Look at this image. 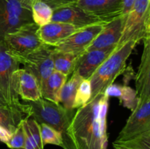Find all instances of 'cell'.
Listing matches in <instances>:
<instances>
[{
    "instance_id": "14",
    "label": "cell",
    "mask_w": 150,
    "mask_h": 149,
    "mask_svg": "<svg viewBox=\"0 0 150 149\" xmlns=\"http://www.w3.org/2000/svg\"><path fill=\"white\" fill-rule=\"evenodd\" d=\"M51 21L68 23L79 29L103 23L75 4L54 9Z\"/></svg>"
},
{
    "instance_id": "31",
    "label": "cell",
    "mask_w": 150,
    "mask_h": 149,
    "mask_svg": "<svg viewBox=\"0 0 150 149\" xmlns=\"http://www.w3.org/2000/svg\"><path fill=\"white\" fill-rule=\"evenodd\" d=\"M10 105V104L7 103V102L6 101V99H4V96L1 94V93L0 92V106H5V105Z\"/></svg>"
},
{
    "instance_id": "3",
    "label": "cell",
    "mask_w": 150,
    "mask_h": 149,
    "mask_svg": "<svg viewBox=\"0 0 150 149\" xmlns=\"http://www.w3.org/2000/svg\"><path fill=\"white\" fill-rule=\"evenodd\" d=\"M138 42L130 40L117 48L111 56L98 67L89 79L91 96L89 101L97 95L105 93L114 80L123 72L126 62Z\"/></svg>"
},
{
    "instance_id": "23",
    "label": "cell",
    "mask_w": 150,
    "mask_h": 149,
    "mask_svg": "<svg viewBox=\"0 0 150 149\" xmlns=\"http://www.w3.org/2000/svg\"><path fill=\"white\" fill-rule=\"evenodd\" d=\"M53 62L54 70L68 76L72 74L78 56L71 53L64 52L53 48Z\"/></svg>"
},
{
    "instance_id": "29",
    "label": "cell",
    "mask_w": 150,
    "mask_h": 149,
    "mask_svg": "<svg viewBox=\"0 0 150 149\" xmlns=\"http://www.w3.org/2000/svg\"><path fill=\"white\" fill-rule=\"evenodd\" d=\"M41 1L48 4L53 10H54L59 7L75 4L78 0H41Z\"/></svg>"
},
{
    "instance_id": "9",
    "label": "cell",
    "mask_w": 150,
    "mask_h": 149,
    "mask_svg": "<svg viewBox=\"0 0 150 149\" xmlns=\"http://www.w3.org/2000/svg\"><path fill=\"white\" fill-rule=\"evenodd\" d=\"M21 63L10 56L0 42V92L10 105L20 104L13 84V74Z\"/></svg>"
},
{
    "instance_id": "28",
    "label": "cell",
    "mask_w": 150,
    "mask_h": 149,
    "mask_svg": "<svg viewBox=\"0 0 150 149\" xmlns=\"http://www.w3.org/2000/svg\"><path fill=\"white\" fill-rule=\"evenodd\" d=\"M25 139H26V135H25L23 124H21L8 137L4 143L7 145V147L11 149H21L24 145Z\"/></svg>"
},
{
    "instance_id": "7",
    "label": "cell",
    "mask_w": 150,
    "mask_h": 149,
    "mask_svg": "<svg viewBox=\"0 0 150 149\" xmlns=\"http://www.w3.org/2000/svg\"><path fill=\"white\" fill-rule=\"evenodd\" d=\"M53 48L54 47L43 44L29 53L21 62L23 69L35 77L40 90L48 77L54 70Z\"/></svg>"
},
{
    "instance_id": "16",
    "label": "cell",
    "mask_w": 150,
    "mask_h": 149,
    "mask_svg": "<svg viewBox=\"0 0 150 149\" xmlns=\"http://www.w3.org/2000/svg\"><path fill=\"white\" fill-rule=\"evenodd\" d=\"M127 16L121 15L105 23L102 31L86 51L118 45L122 35Z\"/></svg>"
},
{
    "instance_id": "8",
    "label": "cell",
    "mask_w": 150,
    "mask_h": 149,
    "mask_svg": "<svg viewBox=\"0 0 150 149\" xmlns=\"http://www.w3.org/2000/svg\"><path fill=\"white\" fill-rule=\"evenodd\" d=\"M132 111L116 141H125L150 131V96L138 97L137 105Z\"/></svg>"
},
{
    "instance_id": "26",
    "label": "cell",
    "mask_w": 150,
    "mask_h": 149,
    "mask_svg": "<svg viewBox=\"0 0 150 149\" xmlns=\"http://www.w3.org/2000/svg\"><path fill=\"white\" fill-rule=\"evenodd\" d=\"M39 124L41 140H42L43 145H45L47 144H51L61 146L62 148L63 143L61 134L56 129H54L53 127H50L47 124Z\"/></svg>"
},
{
    "instance_id": "10",
    "label": "cell",
    "mask_w": 150,
    "mask_h": 149,
    "mask_svg": "<svg viewBox=\"0 0 150 149\" xmlns=\"http://www.w3.org/2000/svg\"><path fill=\"white\" fill-rule=\"evenodd\" d=\"M104 24V23H98L79 29L77 32L54 46V48L60 51L71 53L79 57L90 46L102 31Z\"/></svg>"
},
{
    "instance_id": "20",
    "label": "cell",
    "mask_w": 150,
    "mask_h": 149,
    "mask_svg": "<svg viewBox=\"0 0 150 149\" xmlns=\"http://www.w3.org/2000/svg\"><path fill=\"white\" fill-rule=\"evenodd\" d=\"M22 124L26 139L24 145L21 149H44L40 131V124L32 117L26 118Z\"/></svg>"
},
{
    "instance_id": "27",
    "label": "cell",
    "mask_w": 150,
    "mask_h": 149,
    "mask_svg": "<svg viewBox=\"0 0 150 149\" xmlns=\"http://www.w3.org/2000/svg\"><path fill=\"white\" fill-rule=\"evenodd\" d=\"M91 96V84L89 80H83L77 89L75 97L73 109L84 106Z\"/></svg>"
},
{
    "instance_id": "25",
    "label": "cell",
    "mask_w": 150,
    "mask_h": 149,
    "mask_svg": "<svg viewBox=\"0 0 150 149\" xmlns=\"http://www.w3.org/2000/svg\"><path fill=\"white\" fill-rule=\"evenodd\" d=\"M113 145L129 149H150V131H145L125 141L115 140Z\"/></svg>"
},
{
    "instance_id": "15",
    "label": "cell",
    "mask_w": 150,
    "mask_h": 149,
    "mask_svg": "<svg viewBox=\"0 0 150 149\" xmlns=\"http://www.w3.org/2000/svg\"><path fill=\"white\" fill-rule=\"evenodd\" d=\"M13 84L16 94L24 102H34L42 98L37 80L23 68H19L13 73Z\"/></svg>"
},
{
    "instance_id": "17",
    "label": "cell",
    "mask_w": 150,
    "mask_h": 149,
    "mask_svg": "<svg viewBox=\"0 0 150 149\" xmlns=\"http://www.w3.org/2000/svg\"><path fill=\"white\" fill-rule=\"evenodd\" d=\"M79 29V28L68 23L51 21L40 26L38 34L42 43L54 47Z\"/></svg>"
},
{
    "instance_id": "4",
    "label": "cell",
    "mask_w": 150,
    "mask_h": 149,
    "mask_svg": "<svg viewBox=\"0 0 150 149\" xmlns=\"http://www.w3.org/2000/svg\"><path fill=\"white\" fill-rule=\"evenodd\" d=\"M38 28L34 22L28 23L6 35L1 42L7 52L21 64L29 53L43 45L38 36Z\"/></svg>"
},
{
    "instance_id": "21",
    "label": "cell",
    "mask_w": 150,
    "mask_h": 149,
    "mask_svg": "<svg viewBox=\"0 0 150 149\" xmlns=\"http://www.w3.org/2000/svg\"><path fill=\"white\" fill-rule=\"evenodd\" d=\"M108 97L117 96L120 99L125 107L133 110L138 102L136 91L129 86H122L117 84H111L105 92Z\"/></svg>"
},
{
    "instance_id": "1",
    "label": "cell",
    "mask_w": 150,
    "mask_h": 149,
    "mask_svg": "<svg viewBox=\"0 0 150 149\" xmlns=\"http://www.w3.org/2000/svg\"><path fill=\"white\" fill-rule=\"evenodd\" d=\"M108 99L106 93H100L75 112L69 131L76 149H106Z\"/></svg>"
},
{
    "instance_id": "33",
    "label": "cell",
    "mask_w": 150,
    "mask_h": 149,
    "mask_svg": "<svg viewBox=\"0 0 150 149\" xmlns=\"http://www.w3.org/2000/svg\"><path fill=\"white\" fill-rule=\"evenodd\" d=\"M114 145V149H129V148H127L122 147V146L115 145Z\"/></svg>"
},
{
    "instance_id": "5",
    "label": "cell",
    "mask_w": 150,
    "mask_h": 149,
    "mask_svg": "<svg viewBox=\"0 0 150 149\" xmlns=\"http://www.w3.org/2000/svg\"><path fill=\"white\" fill-rule=\"evenodd\" d=\"M150 0H135L131 10L127 15L122 35L117 45L133 40L138 43L150 37Z\"/></svg>"
},
{
    "instance_id": "6",
    "label": "cell",
    "mask_w": 150,
    "mask_h": 149,
    "mask_svg": "<svg viewBox=\"0 0 150 149\" xmlns=\"http://www.w3.org/2000/svg\"><path fill=\"white\" fill-rule=\"evenodd\" d=\"M32 22V7L24 0H0V42L7 34Z\"/></svg>"
},
{
    "instance_id": "12",
    "label": "cell",
    "mask_w": 150,
    "mask_h": 149,
    "mask_svg": "<svg viewBox=\"0 0 150 149\" xmlns=\"http://www.w3.org/2000/svg\"><path fill=\"white\" fill-rule=\"evenodd\" d=\"M117 45L85 51L77 58L73 73L83 80H89L97 69L117 49Z\"/></svg>"
},
{
    "instance_id": "30",
    "label": "cell",
    "mask_w": 150,
    "mask_h": 149,
    "mask_svg": "<svg viewBox=\"0 0 150 149\" xmlns=\"http://www.w3.org/2000/svg\"><path fill=\"white\" fill-rule=\"evenodd\" d=\"M135 0H123L122 1V15L127 16L133 7Z\"/></svg>"
},
{
    "instance_id": "24",
    "label": "cell",
    "mask_w": 150,
    "mask_h": 149,
    "mask_svg": "<svg viewBox=\"0 0 150 149\" xmlns=\"http://www.w3.org/2000/svg\"><path fill=\"white\" fill-rule=\"evenodd\" d=\"M54 10L42 1H38L34 3L32 6V21L38 25L42 26L51 22Z\"/></svg>"
},
{
    "instance_id": "32",
    "label": "cell",
    "mask_w": 150,
    "mask_h": 149,
    "mask_svg": "<svg viewBox=\"0 0 150 149\" xmlns=\"http://www.w3.org/2000/svg\"><path fill=\"white\" fill-rule=\"evenodd\" d=\"M24 1H25V2L28 4V5H29L31 7H32V4H33L34 3L36 2V1H40V0H24Z\"/></svg>"
},
{
    "instance_id": "19",
    "label": "cell",
    "mask_w": 150,
    "mask_h": 149,
    "mask_svg": "<svg viewBox=\"0 0 150 149\" xmlns=\"http://www.w3.org/2000/svg\"><path fill=\"white\" fill-rule=\"evenodd\" d=\"M68 76L54 70L41 89L42 99L59 104L60 93Z\"/></svg>"
},
{
    "instance_id": "11",
    "label": "cell",
    "mask_w": 150,
    "mask_h": 149,
    "mask_svg": "<svg viewBox=\"0 0 150 149\" xmlns=\"http://www.w3.org/2000/svg\"><path fill=\"white\" fill-rule=\"evenodd\" d=\"M30 116V107L26 102L0 106V141L5 143L23 121Z\"/></svg>"
},
{
    "instance_id": "22",
    "label": "cell",
    "mask_w": 150,
    "mask_h": 149,
    "mask_svg": "<svg viewBox=\"0 0 150 149\" xmlns=\"http://www.w3.org/2000/svg\"><path fill=\"white\" fill-rule=\"evenodd\" d=\"M83 79L76 73H72V76L65 82L60 93L59 104L67 110L73 109L75 97L77 89Z\"/></svg>"
},
{
    "instance_id": "13",
    "label": "cell",
    "mask_w": 150,
    "mask_h": 149,
    "mask_svg": "<svg viewBox=\"0 0 150 149\" xmlns=\"http://www.w3.org/2000/svg\"><path fill=\"white\" fill-rule=\"evenodd\" d=\"M123 0H78L75 4L108 23L122 15Z\"/></svg>"
},
{
    "instance_id": "18",
    "label": "cell",
    "mask_w": 150,
    "mask_h": 149,
    "mask_svg": "<svg viewBox=\"0 0 150 149\" xmlns=\"http://www.w3.org/2000/svg\"><path fill=\"white\" fill-rule=\"evenodd\" d=\"M144 43L139 72L136 77L138 97L150 96V37L143 39Z\"/></svg>"
},
{
    "instance_id": "2",
    "label": "cell",
    "mask_w": 150,
    "mask_h": 149,
    "mask_svg": "<svg viewBox=\"0 0 150 149\" xmlns=\"http://www.w3.org/2000/svg\"><path fill=\"white\" fill-rule=\"evenodd\" d=\"M30 107L31 116L38 124H45L53 127L61 134L64 149H76L70 136L71 120L74 115V110H67L60 104L45 99L34 102H25Z\"/></svg>"
}]
</instances>
